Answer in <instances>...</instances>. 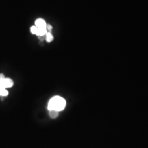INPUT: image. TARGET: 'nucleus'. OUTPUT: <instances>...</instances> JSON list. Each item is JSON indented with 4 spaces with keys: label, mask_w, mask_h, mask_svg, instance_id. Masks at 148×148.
<instances>
[{
    "label": "nucleus",
    "mask_w": 148,
    "mask_h": 148,
    "mask_svg": "<svg viewBox=\"0 0 148 148\" xmlns=\"http://www.w3.org/2000/svg\"><path fill=\"white\" fill-rule=\"evenodd\" d=\"M47 32L46 28H38V31H37L36 35H38V36H42L47 34Z\"/></svg>",
    "instance_id": "nucleus-4"
},
{
    "label": "nucleus",
    "mask_w": 148,
    "mask_h": 148,
    "mask_svg": "<svg viewBox=\"0 0 148 148\" xmlns=\"http://www.w3.org/2000/svg\"><path fill=\"white\" fill-rule=\"evenodd\" d=\"M51 29H52V27L51 26V25H46V29H47V31H51Z\"/></svg>",
    "instance_id": "nucleus-9"
},
{
    "label": "nucleus",
    "mask_w": 148,
    "mask_h": 148,
    "mask_svg": "<svg viewBox=\"0 0 148 148\" xmlns=\"http://www.w3.org/2000/svg\"><path fill=\"white\" fill-rule=\"evenodd\" d=\"M8 92L7 91V90L5 89V88H3V89L1 90V92H0V95L1 96H6L8 95Z\"/></svg>",
    "instance_id": "nucleus-8"
},
{
    "label": "nucleus",
    "mask_w": 148,
    "mask_h": 148,
    "mask_svg": "<svg viewBox=\"0 0 148 148\" xmlns=\"http://www.w3.org/2000/svg\"><path fill=\"white\" fill-rule=\"evenodd\" d=\"M45 21L42 18H38L35 21V26H36L38 28H46Z\"/></svg>",
    "instance_id": "nucleus-3"
},
{
    "label": "nucleus",
    "mask_w": 148,
    "mask_h": 148,
    "mask_svg": "<svg viewBox=\"0 0 148 148\" xmlns=\"http://www.w3.org/2000/svg\"><path fill=\"white\" fill-rule=\"evenodd\" d=\"M0 83H1V85H2L5 88L12 87V86H13V82H12V79L10 78H5L3 80L1 81Z\"/></svg>",
    "instance_id": "nucleus-2"
},
{
    "label": "nucleus",
    "mask_w": 148,
    "mask_h": 148,
    "mask_svg": "<svg viewBox=\"0 0 148 148\" xmlns=\"http://www.w3.org/2000/svg\"><path fill=\"white\" fill-rule=\"evenodd\" d=\"M66 106V101L60 96H55L51 98L48 103L49 110H56L59 112L64 110Z\"/></svg>",
    "instance_id": "nucleus-1"
},
{
    "label": "nucleus",
    "mask_w": 148,
    "mask_h": 148,
    "mask_svg": "<svg viewBox=\"0 0 148 148\" xmlns=\"http://www.w3.org/2000/svg\"><path fill=\"white\" fill-rule=\"evenodd\" d=\"M30 31H31V32H32V34H36L37 31H38V27H37L36 26H35V25H33V26L31 27Z\"/></svg>",
    "instance_id": "nucleus-7"
},
{
    "label": "nucleus",
    "mask_w": 148,
    "mask_h": 148,
    "mask_svg": "<svg viewBox=\"0 0 148 148\" xmlns=\"http://www.w3.org/2000/svg\"><path fill=\"white\" fill-rule=\"evenodd\" d=\"M46 35V40H47V42H51L53 40V35L51 34L50 32H47Z\"/></svg>",
    "instance_id": "nucleus-6"
},
{
    "label": "nucleus",
    "mask_w": 148,
    "mask_h": 148,
    "mask_svg": "<svg viewBox=\"0 0 148 148\" xmlns=\"http://www.w3.org/2000/svg\"><path fill=\"white\" fill-rule=\"evenodd\" d=\"M3 88H5L4 87H3V86H2V85H1V83H0V92H1V90L2 89H3Z\"/></svg>",
    "instance_id": "nucleus-11"
},
{
    "label": "nucleus",
    "mask_w": 148,
    "mask_h": 148,
    "mask_svg": "<svg viewBox=\"0 0 148 148\" xmlns=\"http://www.w3.org/2000/svg\"><path fill=\"white\" fill-rule=\"evenodd\" d=\"M5 78V77L4 75H3V74H0V82H1V81L3 80V79H4Z\"/></svg>",
    "instance_id": "nucleus-10"
},
{
    "label": "nucleus",
    "mask_w": 148,
    "mask_h": 148,
    "mask_svg": "<svg viewBox=\"0 0 148 148\" xmlns=\"http://www.w3.org/2000/svg\"><path fill=\"white\" fill-rule=\"evenodd\" d=\"M49 116L52 119H55V118L58 117V112L56 110H49Z\"/></svg>",
    "instance_id": "nucleus-5"
}]
</instances>
